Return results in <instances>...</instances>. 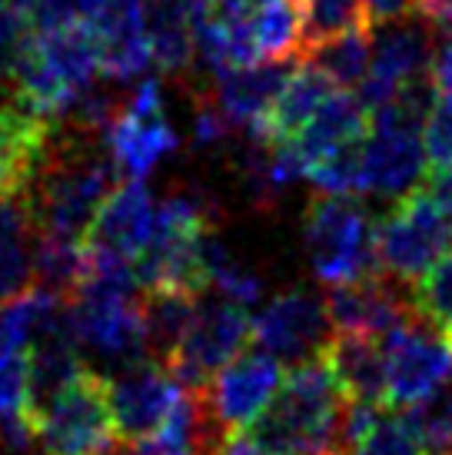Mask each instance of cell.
<instances>
[{"label": "cell", "instance_id": "1", "mask_svg": "<svg viewBox=\"0 0 452 455\" xmlns=\"http://www.w3.org/2000/svg\"><path fill=\"white\" fill-rule=\"evenodd\" d=\"M117 180L120 177L103 147V137L61 120L20 203L34 223V233L87 240L90 223Z\"/></svg>", "mask_w": 452, "mask_h": 455}, {"label": "cell", "instance_id": "2", "mask_svg": "<svg viewBox=\"0 0 452 455\" xmlns=\"http://www.w3.org/2000/svg\"><path fill=\"white\" fill-rule=\"evenodd\" d=\"M346 403L350 399L333 379V369L319 355L289 369L270 405L243 432L283 455H319L327 449H343Z\"/></svg>", "mask_w": 452, "mask_h": 455}, {"label": "cell", "instance_id": "3", "mask_svg": "<svg viewBox=\"0 0 452 455\" xmlns=\"http://www.w3.org/2000/svg\"><path fill=\"white\" fill-rule=\"evenodd\" d=\"M303 240L313 273L327 286L352 283L383 269L376 253V220L352 196H313L303 220Z\"/></svg>", "mask_w": 452, "mask_h": 455}, {"label": "cell", "instance_id": "4", "mask_svg": "<svg viewBox=\"0 0 452 455\" xmlns=\"http://www.w3.org/2000/svg\"><path fill=\"white\" fill-rule=\"evenodd\" d=\"M67 326L84 359H101L107 372L150 359V339L137 292L77 290L67 296ZM103 372V376H107Z\"/></svg>", "mask_w": 452, "mask_h": 455}, {"label": "cell", "instance_id": "5", "mask_svg": "<svg viewBox=\"0 0 452 455\" xmlns=\"http://www.w3.org/2000/svg\"><path fill=\"white\" fill-rule=\"evenodd\" d=\"M113 449L117 429L107 403V376L87 366L37 412V452L113 455Z\"/></svg>", "mask_w": 452, "mask_h": 455}, {"label": "cell", "instance_id": "6", "mask_svg": "<svg viewBox=\"0 0 452 455\" xmlns=\"http://www.w3.org/2000/svg\"><path fill=\"white\" fill-rule=\"evenodd\" d=\"M250 332L253 319L246 316V306L233 303L226 296H210V299L200 296L187 332L180 336L174 353L160 363L183 389H206L216 372L233 355L243 353Z\"/></svg>", "mask_w": 452, "mask_h": 455}, {"label": "cell", "instance_id": "7", "mask_svg": "<svg viewBox=\"0 0 452 455\" xmlns=\"http://www.w3.org/2000/svg\"><path fill=\"white\" fill-rule=\"evenodd\" d=\"M452 246V220L423 187L406 193L400 206L376 223V253L383 273L416 283Z\"/></svg>", "mask_w": 452, "mask_h": 455}, {"label": "cell", "instance_id": "8", "mask_svg": "<svg viewBox=\"0 0 452 455\" xmlns=\"http://www.w3.org/2000/svg\"><path fill=\"white\" fill-rule=\"evenodd\" d=\"M386 405L409 409L452 379V342L419 309L383 336Z\"/></svg>", "mask_w": 452, "mask_h": 455}, {"label": "cell", "instance_id": "9", "mask_svg": "<svg viewBox=\"0 0 452 455\" xmlns=\"http://www.w3.org/2000/svg\"><path fill=\"white\" fill-rule=\"evenodd\" d=\"M103 147L110 153L120 180H143L157 170L164 156L180 147V137L164 114V93L157 80L137 84V90L120 107V114L103 130Z\"/></svg>", "mask_w": 452, "mask_h": 455}, {"label": "cell", "instance_id": "10", "mask_svg": "<svg viewBox=\"0 0 452 455\" xmlns=\"http://www.w3.org/2000/svg\"><path fill=\"white\" fill-rule=\"evenodd\" d=\"M436 37H440V30L429 24L423 13H409V17H396V20L369 27L373 60H369V74L359 84V100L369 107V114L379 103L390 100L402 84L432 74V60H436V47H440Z\"/></svg>", "mask_w": 452, "mask_h": 455}, {"label": "cell", "instance_id": "11", "mask_svg": "<svg viewBox=\"0 0 452 455\" xmlns=\"http://www.w3.org/2000/svg\"><path fill=\"white\" fill-rule=\"evenodd\" d=\"M333 332L336 326L329 319L327 296H316L313 290H287L260 309L250 339L277 355L279 366L293 369L327 353Z\"/></svg>", "mask_w": 452, "mask_h": 455}, {"label": "cell", "instance_id": "12", "mask_svg": "<svg viewBox=\"0 0 452 455\" xmlns=\"http://www.w3.org/2000/svg\"><path fill=\"white\" fill-rule=\"evenodd\" d=\"M180 395L183 386L160 359H140L107 372V403L120 443H133L160 429Z\"/></svg>", "mask_w": 452, "mask_h": 455}, {"label": "cell", "instance_id": "13", "mask_svg": "<svg viewBox=\"0 0 452 455\" xmlns=\"http://www.w3.org/2000/svg\"><path fill=\"white\" fill-rule=\"evenodd\" d=\"M279 382H283L279 359L256 346V349H243L239 355H233L216 372L206 386V399H210V409L220 419V426L233 435V432L246 429L270 405Z\"/></svg>", "mask_w": 452, "mask_h": 455}, {"label": "cell", "instance_id": "14", "mask_svg": "<svg viewBox=\"0 0 452 455\" xmlns=\"http://www.w3.org/2000/svg\"><path fill=\"white\" fill-rule=\"evenodd\" d=\"M327 306L336 329L363 332V336H376V339H383L402 319H409L416 313L413 286L383 273V269L373 276L329 286Z\"/></svg>", "mask_w": 452, "mask_h": 455}, {"label": "cell", "instance_id": "15", "mask_svg": "<svg viewBox=\"0 0 452 455\" xmlns=\"http://www.w3.org/2000/svg\"><path fill=\"white\" fill-rule=\"evenodd\" d=\"M87 24L93 27L97 64L107 80L126 84L153 64L143 0H103L101 7L90 13Z\"/></svg>", "mask_w": 452, "mask_h": 455}, {"label": "cell", "instance_id": "16", "mask_svg": "<svg viewBox=\"0 0 452 455\" xmlns=\"http://www.w3.org/2000/svg\"><path fill=\"white\" fill-rule=\"evenodd\" d=\"M157 229V200L143 187V180H124L101 203L87 233L90 246H101L126 259H137Z\"/></svg>", "mask_w": 452, "mask_h": 455}, {"label": "cell", "instance_id": "17", "mask_svg": "<svg viewBox=\"0 0 452 455\" xmlns=\"http://www.w3.org/2000/svg\"><path fill=\"white\" fill-rule=\"evenodd\" d=\"M296 64L300 60L289 57V60H260V64L250 67H230V70L214 74L216 84L206 93L214 97L220 114L230 120V127L243 133V130L263 124L283 84L296 70Z\"/></svg>", "mask_w": 452, "mask_h": 455}, {"label": "cell", "instance_id": "18", "mask_svg": "<svg viewBox=\"0 0 452 455\" xmlns=\"http://www.w3.org/2000/svg\"><path fill=\"white\" fill-rule=\"evenodd\" d=\"M426 166L429 156L419 133L369 130V140H363V193L402 200L423 183Z\"/></svg>", "mask_w": 452, "mask_h": 455}, {"label": "cell", "instance_id": "19", "mask_svg": "<svg viewBox=\"0 0 452 455\" xmlns=\"http://www.w3.org/2000/svg\"><path fill=\"white\" fill-rule=\"evenodd\" d=\"M323 359L333 369V379H336V386L350 403L386 405V353H383V339L336 329Z\"/></svg>", "mask_w": 452, "mask_h": 455}, {"label": "cell", "instance_id": "20", "mask_svg": "<svg viewBox=\"0 0 452 455\" xmlns=\"http://www.w3.org/2000/svg\"><path fill=\"white\" fill-rule=\"evenodd\" d=\"M369 133V107L359 97H352L346 90H333L323 107L316 110L300 133H293V147L300 153L303 166L310 170L323 156L336 153L346 143H356Z\"/></svg>", "mask_w": 452, "mask_h": 455}, {"label": "cell", "instance_id": "21", "mask_svg": "<svg viewBox=\"0 0 452 455\" xmlns=\"http://www.w3.org/2000/svg\"><path fill=\"white\" fill-rule=\"evenodd\" d=\"M150 60L166 76H183L197 57L193 4L190 0H143Z\"/></svg>", "mask_w": 452, "mask_h": 455}, {"label": "cell", "instance_id": "22", "mask_svg": "<svg viewBox=\"0 0 452 455\" xmlns=\"http://www.w3.org/2000/svg\"><path fill=\"white\" fill-rule=\"evenodd\" d=\"M63 316H67V296H57L37 283L20 296L0 303V355L27 353L30 342Z\"/></svg>", "mask_w": 452, "mask_h": 455}, {"label": "cell", "instance_id": "23", "mask_svg": "<svg viewBox=\"0 0 452 455\" xmlns=\"http://www.w3.org/2000/svg\"><path fill=\"white\" fill-rule=\"evenodd\" d=\"M333 90H343V87H336L316 64L300 60L263 120L266 130H270V137L287 140V137H293V133H300L303 124L323 107V100H327Z\"/></svg>", "mask_w": 452, "mask_h": 455}, {"label": "cell", "instance_id": "24", "mask_svg": "<svg viewBox=\"0 0 452 455\" xmlns=\"http://www.w3.org/2000/svg\"><path fill=\"white\" fill-rule=\"evenodd\" d=\"M34 229L24 203L0 200V303L34 286V253L27 233Z\"/></svg>", "mask_w": 452, "mask_h": 455}, {"label": "cell", "instance_id": "25", "mask_svg": "<svg viewBox=\"0 0 452 455\" xmlns=\"http://www.w3.org/2000/svg\"><path fill=\"white\" fill-rule=\"evenodd\" d=\"M87 269V240L61 236V233H37L34 246V283L57 296H70Z\"/></svg>", "mask_w": 452, "mask_h": 455}, {"label": "cell", "instance_id": "26", "mask_svg": "<svg viewBox=\"0 0 452 455\" xmlns=\"http://www.w3.org/2000/svg\"><path fill=\"white\" fill-rule=\"evenodd\" d=\"M197 299L180 290H150L140 303H143V323H147V339L150 349L160 359L174 353V346L180 342V336L187 332L190 319L197 313Z\"/></svg>", "mask_w": 452, "mask_h": 455}, {"label": "cell", "instance_id": "27", "mask_svg": "<svg viewBox=\"0 0 452 455\" xmlns=\"http://www.w3.org/2000/svg\"><path fill=\"white\" fill-rule=\"evenodd\" d=\"M300 60L316 64L323 74L336 84V87H359L363 76L369 74V60H373V40L369 30H356V34H343L336 40L316 44L303 53Z\"/></svg>", "mask_w": 452, "mask_h": 455}, {"label": "cell", "instance_id": "28", "mask_svg": "<svg viewBox=\"0 0 452 455\" xmlns=\"http://www.w3.org/2000/svg\"><path fill=\"white\" fill-rule=\"evenodd\" d=\"M373 20L366 13L363 0H303V34L300 57L316 44L336 40L343 34L369 30Z\"/></svg>", "mask_w": 452, "mask_h": 455}, {"label": "cell", "instance_id": "29", "mask_svg": "<svg viewBox=\"0 0 452 455\" xmlns=\"http://www.w3.org/2000/svg\"><path fill=\"white\" fill-rule=\"evenodd\" d=\"M406 422L426 455H452V379L409 405Z\"/></svg>", "mask_w": 452, "mask_h": 455}, {"label": "cell", "instance_id": "30", "mask_svg": "<svg viewBox=\"0 0 452 455\" xmlns=\"http://www.w3.org/2000/svg\"><path fill=\"white\" fill-rule=\"evenodd\" d=\"M409 286L416 309L452 342V246Z\"/></svg>", "mask_w": 452, "mask_h": 455}, {"label": "cell", "instance_id": "31", "mask_svg": "<svg viewBox=\"0 0 452 455\" xmlns=\"http://www.w3.org/2000/svg\"><path fill=\"white\" fill-rule=\"evenodd\" d=\"M306 180L319 193L333 196H359L363 193V140L339 147L306 170Z\"/></svg>", "mask_w": 452, "mask_h": 455}, {"label": "cell", "instance_id": "32", "mask_svg": "<svg viewBox=\"0 0 452 455\" xmlns=\"http://www.w3.org/2000/svg\"><path fill=\"white\" fill-rule=\"evenodd\" d=\"M350 455H426L419 439L413 435L406 416H396L392 409H386L383 416L369 426L359 443L352 445Z\"/></svg>", "mask_w": 452, "mask_h": 455}, {"label": "cell", "instance_id": "33", "mask_svg": "<svg viewBox=\"0 0 452 455\" xmlns=\"http://www.w3.org/2000/svg\"><path fill=\"white\" fill-rule=\"evenodd\" d=\"M30 412V376L27 353L0 355V419Z\"/></svg>", "mask_w": 452, "mask_h": 455}, {"label": "cell", "instance_id": "34", "mask_svg": "<svg viewBox=\"0 0 452 455\" xmlns=\"http://www.w3.org/2000/svg\"><path fill=\"white\" fill-rule=\"evenodd\" d=\"M423 147H426L429 166H452V97H442L423 130Z\"/></svg>", "mask_w": 452, "mask_h": 455}, {"label": "cell", "instance_id": "35", "mask_svg": "<svg viewBox=\"0 0 452 455\" xmlns=\"http://www.w3.org/2000/svg\"><path fill=\"white\" fill-rule=\"evenodd\" d=\"M27 34H30V24L24 20V13L13 11L11 4L0 7V80L11 76L13 57H17Z\"/></svg>", "mask_w": 452, "mask_h": 455}, {"label": "cell", "instance_id": "36", "mask_svg": "<svg viewBox=\"0 0 452 455\" xmlns=\"http://www.w3.org/2000/svg\"><path fill=\"white\" fill-rule=\"evenodd\" d=\"M419 187L440 203V210L452 220V166H432Z\"/></svg>", "mask_w": 452, "mask_h": 455}, {"label": "cell", "instance_id": "37", "mask_svg": "<svg viewBox=\"0 0 452 455\" xmlns=\"http://www.w3.org/2000/svg\"><path fill=\"white\" fill-rule=\"evenodd\" d=\"M363 7L373 24H383V20H396V17L416 13V0H363Z\"/></svg>", "mask_w": 452, "mask_h": 455}, {"label": "cell", "instance_id": "38", "mask_svg": "<svg viewBox=\"0 0 452 455\" xmlns=\"http://www.w3.org/2000/svg\"><path fill=\"white\" fill-rule=\"evenodd\" d=\"M432 76H436V87L442 97H452V34H446V40H440V47H436Z\"/></svg>", "mask_w": 452, "mask_h": 455}, {"label": "cell", "instance_id": "39", "mask_svg": "<svg viewBox=\"0 0 452 455\" xmlns=\"http://www.w3.org/2000/svg\"><path fill=\"white\" fill-rule=\"evenodd\" d=\"M416 13H423L440 34H452V0H416Z\"/></svg>", "mask_w": 452, "mask_h": 455}, {"label": "cell", "instance_id": "40", "mask_svg": "<svg viewBox=\"0 0 452 455\" xmlns=\"http://www.w3.org/2000/svg\"><path fill=\"white\" fill-rule=\"evenodd\" d=\"M223 455H283V452L266 449V445H260L253 435H246V432H233L223 445Z\"/></svg>", "mask_w": 452, "mask_h": 455}, {"label": "cell", "instance_id": "41", "mask_svg": "<svg viewBox=\"0 0 452 455\" xmlns=\"http://www.w3.org/2000/svg\"><path fill=\"white\" fill-rule=\"evenodd\" d=\"M7 93H11V84H7V80H0V110H4V100H7Z\"/></svg>", "mask_w": 452, "mask_h": 455}, {"label": "cell", "instance_id": "42", "mask_svg": "<svg viewBox=\"0 0 452 455\" xmlns=\"http://www.w3.org/2000/svg\"><path fill=\"white\" fill-rule=\"evenodd\" d=\"M190 4H193V11H200V7H206L210 0H190Z\"/></svg>", "mask_w": 452, "mask_h": 455}, {"label": "cell", "instance_id": "43", "mask_svg": "<svg viewBox=\"0 0 452 455\" xmlns=\"http://www.w3.org/2000/svg\"><path fill=\"white\" fill-rule=\"evenodd\" d=\"M0 7H7V0H0Z\"/></svg>", "mask_w": 452, "mask_h": 455}]
</instances>
